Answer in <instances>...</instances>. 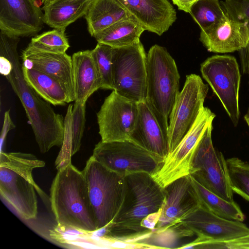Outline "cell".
<instances>
[{"label":"cell","instance_id":"cell-1","mask_svg":"<svg viewBox=\"0 0 249 249\" xmlns=\"http://www.w3.org/2000/svg\"><path fill=\"white\" fill-rule=\"evenodd\" d=\"M19 41V37L0 32V72L20 100L40 151L45 153L63 145L65 119L25 80L17 51Z\"/></svg>","mask_w":249,"mask_h":249},{"label":"cell","instance_id":"cell-2","mask_svg":"<svg viewBox=\"0 0 249 249\" xmlns=\"http://www.w3.org/2000/svg\"><path fill=\"white\" fill-rule=\"evenodd\" d=\"M125 179L126 191L123 203L113 219L101 230L106 240L133 244L152 233L142 226V222L149 214L161 210L165 191L147 173L128 174Z\"/></svg>","mask_w":249,"mask_h":249},{"label":"cell","instance_id":"cell-3","mask_svg":"<svg viewBox=\"0 0 249 249\" xmlns=\"http://www.w3.org/2000/svg\"><path fill=\"white\" fill-rule=\"evenodd\" d=\"M57 169L50 189V200L57 226L87 232L97 231L83 172L71 162Z\"/></svg>","mask_w":249,"mask_h":249},{"label":"cell","instance_id":"cell-4","mask_svg":"<svg viewBox=\"0 0 249 249\" xmlns=\"http://www.w3.org/2000/svg\"><path fill=\"white\" fill-rule=\"evenodd\" d=\"M82 172L99 230L113 219L123 203L126 191L125 176L107 168L92 156Z\"/></svg>","mask_w":249,"mask_h":249},{"label":"cell","instance_id":"cell-5","mask_svg":"<svg viewBox=\"0 0 249 249\" xmlns=\"http://www.w3.org/2000/svg\"><path fill=\"white\" fill-rule=\"evenodd\" d=\"M179 79L175 61L166 48L152 46L146 58V101L166 121L179 92Z\"/></svg>","mask_w":249,"mask_h":249},{"label":"cell","instance_id":"cell-6","mask_svg":"<svg viewBox=\"0 0 249 249\" xmlns=\"http://www.w3.org/2000/svg\"><path fill=\"white\" fill-rule=\"evenodd\" d=\"M146 58L140 41L128 46L112 47L113 90L137 103L146 101Z\"/></svg>","mask_w":249,"mask_h":249},{"label":"cell","instance_id":"cell-7","mask_svg":"<svg viewBox=\"0 0 249 249\" xmlns=\"http://www.w3.org/2000/svg\"><path fill=\"white\" fill-rule=\"evenodd\" d=\"M92 156L107 168L125 176L145 172L154 177L164 161L130 140L101 141L95 145Z\"/></svg>","mask_w":249,"mask_h":249},{"label":"cell","instance_id":"cell-8","mask_svg":"<svg viewBox=\"0 0 249 249\" xmlns=\"http://www.w3.org/2000/svg\"><path fill=\"white\" fill-rule=\"evenodd\" d=\"M212 124L202 136L194 156L190 175L208 190L229 202H233L226 160L213 146Z\"/></svg>","mask_w":249,"mask_h":249},{"label":"cell","instance_id":"cell-9","mask_svg":"<svg viewBox=\"0 0 249 249\" xmlns=\"http://www.w3.org/2000/svg\"><path fill=\"white\" fill-rule=\"evenodd\" d=\"M203 78L222 103L234 126L238 124L239 92L241 74L236 58L229 55H215L200 66Z\"/></svg>","mask_w":249,"mask_h":249},{"label":"cell","instance_id":"cell-10","mask_svg":"<svg viewBox=\"0 0 249 249\" xmlns=\"http://www.w3.org/2000/svg\"><path fill=\"white\" fill-rule=\"evenodd\" d=\"M209 90L207 84L198 75L186 76L169 116V154L177 147L192 127L201 110Z\"/></svg>","mask_w":249,"mask_h":249},{"label":"cell","instance_id":"cell-11","mask_svg":"<svg viewBox=\"0 0 249 249\" xmlns=\"http://www.w3.org/2000/svg\"><path fill=\"white\" fill-rule=\"evenodd\" d=\"M215 115L203 107L195 123L175 149L165 159L160 170L153 177L162 187L181 177L189 175L197 146Z\"/></svg>","mask_w":249,"mask_h":249},{"label":"cell","instance_id":"cell-12","mask_svg":"<svg viewBox=\"0 0 249 249\" xmlns=\"http://www.w3.org/2000/svg\"><path fill=\"white\" fill-rule=\"evenodd\" d=\"M138 113V103L112 90L97 113L101 141L109 142L129 140Z\"/></svg>","mask_w":249,"mask_h":249},{"label":"cell","instance_id":"cell-13","mask_svg":"<svg viewBox=\"0 0 249 249\" xmlns=\"http://www.w3.org/2000/svg\"><path fill=\"white\" fill-rule=\"evenodd\" d=\"M138 105L137 120L129 140L165 160L169 154L168 121L146 101Z\"/></svg>","mask_w":249,"mask_h":249},{"label":"cell","instance_id":"cell-14","mask_svg":"<svg viewBox=\"0 0 249 249\" xmlns=\"http://www.w3.org/2000/svg\"><path fill=\"white\" fill-rule=\"evenodd\" d=\"M43 16L36 0H0V30L7 36L36 35L43 27Z\"/></svg>","mask_w":249,"mask_h":249},{"label":"cell","instance_id":"cell-15","mask_svg":"<svg viewBox=\"0 0 249 249\" xmlns=\"http://www.w3.org/2000/svg\"><path fill=\"white\" fill-rule=\"evenodd\" d=\"M164 189L165 199L154 230L181 222L200 206L190 175L172 181Z\"/></svg>","mask_w":249,"mask_h":249},{"label":"cell","instance_id":"cell-16","mask_svg":"<svg viewBox=\"0 0 249 249\" xmlns=\"http://www.w3.org/2000/svg\"><path fill=\"white\" fill-rule=\"evenodd\" d=\"M181 222L197 237L213 241H225L249 233V228L241 221L220 217L200 206Z\"/></svg>","mask_w":249,"mask_h":249},{"label":"cell","instance_id":"cell-17","mask_svg":"<svg viewBox=\"0 0 249 249\" xmlns=\"http://www.w3.org/2000/svg\"><path fill=\"white\" fill-rule=\"evenodd\" d=\"M22 66L43 72L58 80L75 101L72 58L66 53L42 51L29 44L21 53Z\"/></svg>","mask_w":249,"mask_h":249},{"label":"cell","instance_id":"cell-18","mask_svg":"<svg viewBox=\"0 0 249 249\" xmlns=\"http://www.w3.org/2000/svg\"><path fill=\"white\" fill-rule=\"evenodd\" d=\"M199 40L209 52L240 51L249 42V23L235 21L227 15L208 29L201 31Z\"/></svg>","mask_w":249,"mask_h":249},{"label":"cell","instance_id":"cell-19","mask_svg":"<svg viewBox=\"0 0 249 249\" xmlns=\"http://www.w3.org/2000/svg\"><path fill=\"white\" fill-rule=\"evenodd\" d=\"M145 30L161 36L177 19L167 0H116Z\"/></svg>","mask_w":249,"mask_h":249},{"label":"cell","instance_id":"cell-20","mask_svg":"<svg viewBox=\"0 0 249 249\" xmlns=\"http://www.w3.org/2000/svg\"><path fill=\"white\" fill-rule=\"evenodd\" d=\"M34 186L14 171L0 166L1 196L26 220L36 218L37 201Z\"/></svg>","mask_w":249,"mask_h":249},{"label":"cell","instance_id":"cell-21","mask_svg":"<svg viewBox=\"0 0 249 249\" xmlns=\"http://www.w3.org/2000/svg\"><path fill=\"white\" fill-rule=\"evenodd\" d=\"M75 101L86 104L88 98L101 89V80L91 51H79L72 56Z\"/></svg>","mask_w":249,"mask_h":249},{"label":"cell","instance_id":"cell-22","mask_svg":"<svg viewBox=\"0 0 249 249\" xmlns=\"http://www.w3.org/2000/svg\"><path fill=\"white\" fill-rule=\"evenodd\" d=\"M85 16L88 31L93 37L120 20L134 19L116 0H91Z\"/></svg>","mask_w":249,"mask_h":249},{"label":"cell","instance_id":"cell-23","mask_svg":"<svg viewBox=\"0 0 249 249\" xmlns=\"http://www.w3.org/2000/svg\"><path fill=\"white\" fill-rule=\"evenodd\" d=\"M91 0H52L44 4V23L58 30L85 16Z\"/></svg>","mask_w":249,"mask_h":249},{"label":"cell","instance_id":"cell-24","mask_svg":"<svg viewBox=\"0 0 249 249\" xmlns=\"http://www.w3.org/2000/svg\"><path fill=\"white\" fill-rule=\"evenodd\" d=\"M22 71L27 84L50 104L54 106H64L71 102L66 90L53 77L37 70L22 66Z\"/></svg>","mask_w":249,"mask_h":249},{"label":"cell","instance_id":"cell-25","mask_svg":"<svg viewBox=\"0 0 249 249\" xmlns=\"http://www.w3.org/2000/svg\"><path fill=\"white\" fill-rule=\"evenodd\" d=\"M144 28L134 19L120 20L96 34L94 37L98 43L113 48L132 45L140 41Z\"/></svg>","mask_w":249,"mask_h":249},{"label":"cell","instance_id":"cell-26","mask_svg":"<svg viewBox=\"0 0 249 249\" xmlns=\"http://www.w3.org/2000/svg\"><path fill=\"white\" fill-rule=\"evenodd\" d=\"M200 206L214 214L230 220L243 222L245 215L234 202H229L205 188L191 175Z\"/></svg>","mask_w":249,"mask_h":249},{"label":"cell","instance_id":"cell-27","mask_svg":"<svg viewBox=\"0 0 249 249\" xmlns=\"http://www.w3.org/2000/svg\"><path fill=\"white\" fill-rule=\"evenodd\" d=\"M45 165L44 161L37 159L31 154L0 152V166L10 169L23 177L34 186L36 191L42 197L46 195L34 181L32 171L35 168L43 167Z\"/></svg>","mask_w":249,"mask_h":249},{"label":"cell","instance_id":"cell-28","mask_svg":"<svg viewBox=\"0 0 249 249\" xmlns=\"http://www.w3.org/2000/svg\"><path fill=\"white\" fill-rule=\"evenodd\" d=\"M194 234L185 223L180 222L166 228L154 230L149 236L135 243L142 244L146 249L178 248L181 239Z\"/></svg>","mask_w":249,"mask_h":249},{"label":"cell","instance_id":"cell-29","mask_svg":"<svg viewBox=\"0 0 249 249\" xmlns=\"http://www.w3.org/2000/svg\"><path fill=\"white\" fill-rule=\"evenodd\" d=\"M189 14L201 31L208 29L227 16L219 0H197Z\"/></svg>","mask_w":249,"mask_h":249},{"label":"cell","instance_id":"cell-30","mask_svg":"<svg viewBox=\"0 0 249 249\" xmlns=\"http://www.w3.org/2000/svg\"><path fill=\"white\" fill-rule=\"evenodd\" d=\"M226 161L233 192L249 201V162L236 157Z\"/></svg>","mask_w":249,"mask_h":249},{"label":"cell","instance_id":"cell-31","mask_svg":"<svg viewBox=\"0 0 249 249\" xmlns=\"http://www.w3.org/2000/svg\"><path fill=\"white\" fill-rule=\"evenodd\" d=\"M65 30L54 29L44 32L31 39L29 43L39 50L55 53H66L70 47Z\"/></svg>","mask_w":249,"mask_h":249},{"label":"cell","instance_id":"cell-32","mask_svg":"<svg viewBox=\"0 0 249 249\" xmlns=\"http://www.w3.org/2000/svg\"><path fill=\"white\" fill-rule=\"evenodd\" d=\"M112 47L98 43L91 54L96 65L101 80V89L113 90L112 75Z\"/></svg>","mask_w":249,"mask_h":249},{"label":"cell","instance_id":"cell-33","mask_svg":"<svg viewBox=\"0 0 249 249\" xmlns=\"http://www.w3.org/2000/svg\"><path fill=\"white\" fill-rule=\"evenodd\" d=\"M86 104L75 101L71 112V155L80 149L85 127Z\"/></svg>","mask_w":249,"mask_h":249},{"label":"cell","instance_id":"cell-34","mask_svg":"<svg viewBox=\"0 0 249 249\" xmlns=\"http://www.w3.org/2000/svg\"><path fill=\"white\" fill-rule=\"evenodd\" d=\"M221 3L229 18L237 21L249 23V0H225Z\"/></svg>","mask_w":249,"mask_h":249},{"label":"cell","instance_id":"cell-35","mask_svg":"<svg viewBox=\"0 0 249 249\" xmlns=\"http://www.w3.org/2000/svg\"><path fill=\"white\" fill-rule=\"evenodd\" d=\"M201 249H249V233L225 241L205 240Z\"/></svg>","mask_w":249,"mask_h":249},{"label":"cell","instance_id":"cell-36","mask_svg":"<svg viewBox=\"0 0 249 249\" xmlns=\"http://www.w3.org/2000/svg\"><path fill=\"white\" fill-rule=\"evenodd\" d=\"M16 125L11 119L10 115V111H5L4 116V121L0 134V146L1 150L4 144L6 137L8 132L15 128Z\"/></svg>","mask_w":249,"mask_h":249},{"label":"cell","instance_id":"cell-37","mask_svg":"<svg viewBox=\"0 0 249 249\" xmlns=\"http://www.w3.org/2000/svg\"><path fill=\"white\" fill-rule=\"evenodd\" d=\"M239 52L243 72L249 75V42Z\"/></svg>","mask_w":249,"mask_h":249},{"label":"cell","instance_id":"cell-38","mask_svg":"<svg viewBox=\"0 0 249 249\" xmlns=\"http://www.w3.org/2000/svg\"><path fill=\"white\" fill-rule=\"evenodd\" d=\"M179 10L189 13L193 4L197 0H171Z\"/></svg>","mask_w":249,"mask_h":249},{"label":"cell","instance_id":"cell-39","mask_svg":"<svg viewBox=\"0 0 249 249\" xmlns=\"http://www.w3.org/2000/svg\"><path fill=\"white\" fill-rule=\"evenodd\" d=\"M244 118L249 127V108L248 109L246 114L244 115Z\"/></svg>","mask_w":249,"mask_h":249},{"label":"cell","instance_id":"cell-40","mask_svg":"<svg viewBox=\"0 0 249 249\" xmlns=\"http://www.w3.org/2000/svg\"><path fill=\"white\" fill-rule=\"evenodd\" d=\"M41 0V2L44 4V3L47 2L49 1H51L52 0Z\"/></svg>","mask_w":249,"mask_h":249},{"label":"cell","instance_id":"cell-41","mask_svg":"<svg viewBox=\"0 0 249 249\" xmlns=\"http://www.w3.org/2000/svg\"></svg>","mask_w":249,"mask_h":249}]
</instances>
